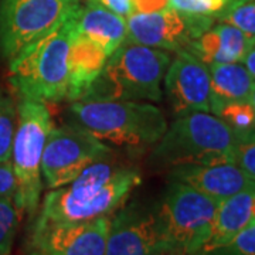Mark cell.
<instances>
[{
    "instance_id": "cell-25",
    "label": "cell",
    "mask_w": 255,
    "mask_h": 255,
    "mask_svg": "<svg viewBox=\"0 0 255 255\" xmlns=\"http://www.w3.org/2000/svg\"><path fill=\"white\" fill-rule=\"evenodd\" d=\"M234 162L255 180V129L244 136L237 137Z\"/></svg>"
},
{
    "instance_id": "cell-21",
    "label": "cell",
    "mask_w": 255,
    "mask_h": 255,
    "mask_svg": "<svg viewBox=\"0 0 255 255\" xmlns=\"http://www.w3.org/2000/svg\"><path fill=\"white\" fill-rule=\"evenodd\" d=\"M216 17L255 37V0H230Z\"/></svg>"
},
{
    "instance_id": "cell-9",
    "label": "cell",
    "mask_w": 255,
    "mask_h": 255,
    "mask_svg": "<svg viewBox=\"0 0 255 255\" xmlns=\"http://www.w3.org/2000/svg\"><path fill=\"white\" fill-rule=\"evenodd\" d=\"M111 153L110 146L75 122L53 127L41 159L43 180L51 190L67 186L85 167Z\"/></svg>"
},
{
    "instance_id": "cell-24",
    "label": "cell",
    "mask_w": 255,
    "mask_h": 255,
    "mask_svg": "<svg viewBox=\"0 0 255 255\" xmlns=\"http://www.w3.org/2000/svg\"><path fill=\"white\" fill-rule=\"evenodd\" d=\"M191 255H255V224H251L223 246Z\"/></svg>"
},
{
    "instance_id": "cell-4",
    "label": "cell",
    "mask_w": 255,
    "mask_h": 255,
    "mask_svg": "<svg viewBox=\"0 0 255 255\" xmlns=\"http://www.w3.org/2000/svg\"><path fill=\"white\" fill-rule=\"evenodd\" d=\"M234 132L211 112L180 115L152 147L149 162L157 167L236 163Z\"/></svg>"
},
{
    "instance_id": "cell-7",
    "label": "cell",
    "mask_w": 255,
    "mask_h": 255,
    "mask_svg": "<svg viewBox=\"0 0 255 255\" xmlns=\"http://www.w3.org/2000/svg\"><path fill=\"white\" fill-rule=\"evenodd\" d=\"M219 204L190 186L173 180L156 210L160 243L196 254L209 240Z\"/></svg>"
},
{
    "instance_id": "cell-32",
    "label": "cell",
    "mask_w": 255,
    "mask_h": 255,
    "mask_svg": "<svg viewBox=\"0 0 255 255\" xmlns=\"http://www.w3.org/2000/svg\"><path fill=\"white\" fill-rule=\"evenodd\" d=\"M251 102H253V105H254L255 108V85L254 88H253V92H251Z\"/></svg>"
},
{
    "instance_id": "cell-8",
    "label": "cell",
    "mask_w": 255,
    "mask_h": 255,
    "mask_svg": "<svg viewBox=\"0 0 255 255\" xmlns=\"http://www.w3.org/2000/svg\"><path fill=\"white\" fill-rule=\"evenodd\" d=\"M81 6V0H0V53L11 61Z\"/></svg>"
},
{
    "instance_id": "cell-5",
    "label": "cell",
    "mask_w": 255,
    "mask_h": 255,
    "mask_svg": "<svg viewBox=\"0 0 255 255\" xmlns=\"http://www.w3.org/2000/svg\"><path fill=\"white\" fill-rule=\"evenodd\" d=\"M172 61L164 50L124 43L108 57L80 101L162 100V81Z\"/></svg>"
},
{
    "instance_id": "cell-15",
    "label": "cell",
    "mask_w": 255,
    "mask_h": 255,
    "mask_svg": "<svg viewBox=\"0 0 255 255\" xmlns=\"http://www.w3.org/2000/svg\"><path fill=\"white\" fill-rule=\"evenodd\" d=\"M254 46V36H250L228 23L220 21L219 24L211 26L206 33L193 40L186 51L207 65L243 63Z\"/></svg>"
},
{
    "instance_id": "cell-14",
    "label": "cell",
    "mask_w": 255,
    "mask_h": 255,
    "mask_svg": "<svg viewBox=\"0 0 255 255\" xmlns=\"http://www.w3.org/2000/svg\"><path fill=\"white\" fill-rule=\"evenodd\" d=\"M170 177L219 203L246 190L255 183L236 163L177 166L170 169Z\"/></svg>"
},
{
    "instance_id": "cell-17",
    "label": "cell",
    "mask_w": 255,
    "mask_h": 255,
    "mask_svg": "<svg viewBox=\"0 0 255 255\" xmlns=\"http://www.w3.org/2000/svg\"><path fill=\"white\" fill-rule=\"evenodd\" d=\"M251 224H255V183L246 190L220 201L209 240L199 251H209L226 244Z\"/></svg>"
},
{
    "instance_id": "cell-23",
    "label": "cell",
    "mask_w": 255,
    "mask_h": 255,
    "mask_svg": "<svg viewBox=\"0 0 255 255\" xmlns=\"http://www.w3.org/2000/svg\"><path fill=\"white\" fill-rule=\"evenodd\" d=\"M21 213L13 197H0V255H10Z\"/></svg>"
},
{
    "instance_id": "cell-18",
    "label": "cell",
    "mask_w": 255,
    "mask_h": 255,
    "mask_svg": "<svg viewBox=\"0 0 255 255\" xmlns=\"http://www.w3.org/2000/svg\"><path fill=\"white\" fill-rule=\"evenodd\" d=\"M107 60L108 54L104 48L75 31L68 58L70 74L67 100L70 102L81 100L92 82L98 78Z\"/></svg>"
},
{
    "instance_id": "cell-3",
    "label": "cell",
    "mask_w": 255,
    "mask_h": 255,
    "mask_svg": "<svg viewBox=\"0 0 255 255\" xmlns=\"http://www.w3.org/2000/svg\"><path fill=\"white\" fill-rule=\"evenodd\" d=\"M70 115L104 143L132 153L153 147L167 129L162 110L143 101H75Z\"/></svg>"
},
{
    "instance_id": "cell-27",
    "label": "cell",
    "mask_w": 255,
    "mask_h": 255,
    "mask_svg": "<svg viewBox=\"0 0 255 255\" xmlns=\"http://www.w3.org/2000/svg\"><path fill=\"white\" fill-rule=\"evenodd\" d=\"M17 191V180L11 162H0V197H13Z\"/></svg>"
},
{
    "instance_id": "cell-2",
    "label": "cell",
    "mask_w": 255,
    "mask_h": 255,
    "mask_svg": "<svg viewBox=\"0 0 255 255\" xmlns=\"http://www.w3.org/2000/svg\"><path fill=\"white\" fill-rule=\"evenodd\" d=\"M78 9L9 63L10 85L20 100L44 104L67 100L68 58Z\"/></svg>"
},
{
    "instance_id": "cell-20",
    "label": "cell",
    "mask_w": 255,
    "mask_h": 255,
    "mask_svg": "<svg viewBox=\"0 0 255 255\" xmlns=\"http://www.w3.org/2000/svg\"><path fill=\"white\" fill-rule=\"evenodd\" d=\"M213 115L219 117L234 132L236 137L244 136L255 129V108L251 100L224 104Z\"/></svg>"
},
{
    "instance_id": "cell-29",
    "label": "cell",
    "mask_w": 255,
    "mask_h": 255,
    "mask_svg": "<svg viewBox=\"0 0 255 255\" xmlns=\"http://www.w3.org/2000/svg\"><path fill=\"white\" fill-rule=\"evenodd\" d=\"M104 7L110 9L111 11L117 13L122 17H129L130 14H133V7L130 0H95Z\"/></svg>"
},
{
    "instance_id": "cell-6",
    "label": "cell",
    "mask_w": 255,
    "mask_h": 255,
    "mask_svg": "<svg viewBox=\"0 0 255 255\" xmlns=\"http://www.w3.org/2000/svg\"><path fill=\"white\" fill-rule=\"evenodd\" d=\"M53 127L51 114L44 102L20 100L11 164L17 180L14 203L21 214L33 216L38 207L43 189L41 159Z\"/></svg>"
},
{
    "instance_id": "cell-33",
    "label": "cell",
    "mask_w": 255,
    "mask_h": 255,
    "mask_svg": "<svg viewBox=\"0 0 255 255\" xmlns=\"http://www.w3.org/2000/svg\"><path fill=\"white\" fill-rule=\"evenodd\" d=\"M220 1H223L224 4H227V3H228V1H230V0H220Z\"/></svg>"
},
{
    "instance_id": "cell-22",
    "label": "cell",
    "mask_w": 255,
    "mask_h": 255,
    "mask_svg": "<svg viewBox=\"0 0 255 255\" xmlns=\"http://www.w3.org/2000/svg\"><path fill=\"white\" fill-rule=\"evenodd\" d=\"M17 128V111L9 95L0 91V162H10Z\"/></svg>"
},
{
    "instance_id": "cell-1",
    "label": "cell",
    "mask_w": 255,
    "mask_h": 255,
    "mask_svg": "<svg viewBox=\"0 0 255 255\" xmlns=\"http://www.w3.org/2000/svg\"><path fill=\"white\" fill-rule=\"evenodd\" d=\"M140 182L136 167H121L107 159L94 162L70 184L47 193L36 223H80L112 216Z\"/></svg>"
},
{
    "instance_id": "cell-31",
    "label": "cell",
    "mask_w": 255,
    "mask_h": 255,
    "mask_svg": "<svg viewBox=\"0 0 255 255\" xmlns=\"http://www.w3.org/2000/svg\"><path fill=\"white\" fill-rule=\"evenodd\" d=\"M243 64L247 67V70L250 71V74L253 75L255 78V46L254 48L247 54V57L244 58V61H243Z\"/></svg>"
},
{
    "instance_id": "cell-28",
    "label": "cell",
    "mask_w": 255,
    "mask_h": 255,
    "mask_svg": "<svg viewBox=\"0 0 255 255\" xmlns=\"http://www.w3.org/2000/svg\"><path fill=\"white\" fill-rule=\"evenodd\" d=\"M133 13H152L169 7V0H130Z\"/></svg>"
},
{
    "instance_id": "cell-10",
    "label": "cell",
    "mask_w": 255,
    "mask_h": 255,
    "mask_svg": "<svg viewBox=\"0 0 255 255\" xmlns=\"http://www.w3.org/2000/svg\"><path fill=\"white\" fill-rule=\"evenodd\" d=\"M214 18V16L184 14L172 7L152 13H133L127 20V43L179 53L206 33L213 26Z\"/></svg>"
},
{
    "instance_id": "cell-26",
    "label": "cell",
    "mask_w": 255,
    "mask_h": 255,
    "mask_svg": "<svg viewBox=\"0 0 255 255\" xmlns=\"http://www.w3.org/2000/svg\"><path fill=\"white\" fill-rule=\"evenodd\" d=\"M226 4L220 0H169V7L184 14L217 16Z\"/></svg>"
},
{
    "instance_id": "cell-16",
    "label": "cell",
    "mask_w": 255,
    "mask_h": 255,
    "mask_svg": "<svg viewBox=\"0 0 255 255\" xmlns=\"http://www.w3.org/2000/svg\"><path fill=\"white\" fill-rule=\"evenodd\" d=\"M75 31L97 43L110 57L127 41V20L95 0H85L75 14Z\"/></svg>"
},
{
    "instance_id": "cell-30",
    "label": "cell",
    "mask_w": 255,
    "mask_h": 255,
    "mask_svg": "<svg viewBox=\"0 0 255 255\" xmlns=\"http://www.w3.org/2000/svg\"><path fill=\"white\" fill-rule=\"evenodd\" d=\"M150 255H191L189 253H186L184 250H180L177 247L169 246L164 243H159L157 247L153 250V253Z\"/></svg>"
},
{
    "instance_id": "cell-12",
    "label": "cell",
    "mask_w": 255,
    "mask_h": 255,
    "mask_svg": "<svg viewBox=\"0 0 255 255\" xmlns=\"http://www.w3.org/2000/svg\"><path fill=\"white\" fill-rule=\"evenodd\" d=\"M164 92L176 117L210 112L209 65L183 50L176 53L164 74Z\"/></svg>"
},
{
    "instance_id": "cell-19",
    "label": "cell",
    "mask_w": 255,
    "mask_h": 255,
    "mask_svg": "<svg viewBox=\"0 0 255 255\" xmlns=\"http://www.w3.org/2000/svg\"><path fill=\"white\" fill-rule=\"evenodd\" d=\"M210 112L224 104L251 100L255 78L243 63L210 64Z\"/></svg>"
},
{
    "instance_id": "cell-13",
    "label": "cell",
    "mask_w": 255,
    "mask_h": 255,
    "mask_svg": "<svg viewBox=\"0 0 255 255\" xmlns=\"http://www.w3.org/2000/svg\"><path fill=\"white\" fill-rule=\"evenodd\" d=\"M159 243L156 210L124 204L111 217L105 255H150Z\"/></svg>"
},
{
    "instance_id": "cell-11",
    "label": "cell",
    "mask_w": 255,
    "mask_h": 255,
    "mask_svg": "<svg viewBox=\"0 0 255 255\" xmlns=\"http://www.w3.org/2000/svg\"><path fill=\"white\" fill-rule=\"evenodd\" d=\"M111 217L80 223H34L30 246L34 255H105Z\"/></svg>"
}]
</instances>
